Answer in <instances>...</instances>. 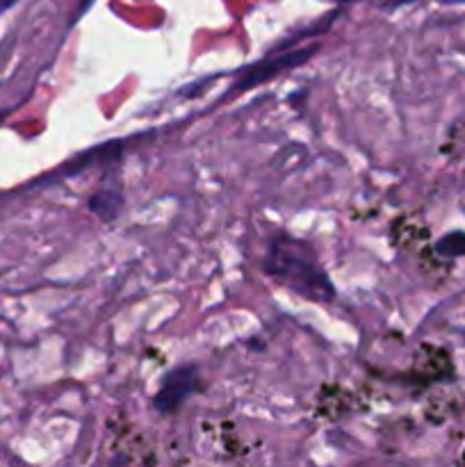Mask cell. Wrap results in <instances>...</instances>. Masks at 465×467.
I'll return each mask as SVG.
<instances>
[{
    "instance_id": "6da1fadb",
    "label": "cell",
    "mask_w": 465,
    "mask_h": 467,
    "mask_svg": "<svg viewBox=\"0 0 465 467\" xmlns=\"http://www.w3.org/2000/svg\"><path fill=\"white\" fill-rule=\"evenodd\" d=\"M264 272L278 278L296 295L317 301V304H326L336 296L331 278L317 265L310 246L292 237H278L272 242L267 260H264Z\"/></svg>"
},
{
    "instance_id": "7a4b0ae2",
    "label": "cell",
    "mask_w": 465,
    "mask_h": 467,
    "mask_svg": "<svg viewBox=\"0 0 465 467\" xmlns=\"http://www.w3.org/2000/svg\"><path fill=\"white\" fill-rule=\"evenodd\" d=\"M319 50L317 44L305 46V48L290 50L285 55H278V57H267L263 62H255L251 67H246L244 71L240 73L235 82V89H251V87H258L263 82L272 80V78L281 76L283 71H290V68L301 67L304 62H308L315 53Z\"/></svg>"
},
{
    "instance_id": "3957f363",
    "label": "cell",
    "mask_w": 465,
    "mask_h": 467,
    "mask_svg": "<svg viewBox=\"0 0 465 467\" xmlns=\"http://www.w3.org/2000/svg\"><path fill=\"white\" fill-rule=\"evenodd\" d=\"M196 388H199V369H196L194 365L171 369V372L164 377L158 395H155V409L164 415L173 413V410H178L185 404V400L196 390Z\"/></svg>"
},
{
    "instance_id": "277c9868",
    "label": "cell",
    "mask_w": 465,
    "mask_h": 467,
    "mask_svg": "<svg viewBox=\"0 0 465 467\" xmlns=\"http://www.w3.org/2000/svg\"><path fill=\"white\" fill-rule=\"evenodd\" d=\"M121 203H123V196L119 194L117 190H100L91 196L89 208L91 213L98 214L103 222H112V219H117Z\"/></svg>"
},
{
    "instance_id": "5b68a950",
    "label": "cell",
    "mask_w": 465,
    "mask_h": 467,
    "mask_svg": "<svg viewBox=\"0 0 465 467\" xmlns=\"http://www.w3.org/2000/svg\"><path fill=\"white\" fill-rule=\"evenodd\" d=\"M436 251L445 255V258H460V255H465V233L454 231L450 235L440 237L436 242Z\"/></svg>"
},
{
    "instance_id": "8992f818",
    "label": "cell",
    "mask_w": 465,
    "mask_h": 467,
    "mask_svg": "<svg viewBox=\"0 0 465 467\" xmlns=\"http://www.w3.org/2000/svg\"><path fill=\"white\" fill-rule=\"evenodd\" d=\"M372 3L377 5V7H381V9H388V12H390V9L404 7V5L418 3V0H372Z\"/></svg>"
},
{
    "instance_id": "52a82bcc",
    "label": "cell",
    "mask_w": 465,
    "mask_h": 467,
    "mask_svg": "<svg viewBox=\"0 0 465 467\" xmlns=\"http://www.w3.org/2000/svg\"><path fill=\"white\" fill-rule=\"evenodd\" d=\"M18 0H0V12H7V9H12Z\"/></svg>"
},
{
    "instance_id": "ba28073f",
    "label": "cell",
    "mask_w": 465,
    "mask_h": 467,
    "mask_svg": "<svg viewBox=\"0 0 465 467\" xmlns=\"http://www.w3.org/2000/svg\"><path fill=\"white\" fill-rule=\"evenodd\" d=\"M89 5H91V0H82V3H80V7H78V14H76V18H80L82 14L87 12V7H89Z\"/></svg>"
},
{
    "instance_id": "9c48e42d",
    "label": "cell",
    "mask_w": 465,
    "mask_h": 467,
    "mask_svg": "<svg viewBox=\"0 0 465 467\" xmlns=\"http://www.w3.org/2000/svg\"><path fill=\"white\" fill-rule=\"evenodd\" d=\"M442 5H465V0H438Z\"/></svg>"
},
{
    "instance_id": "30bf717a",
    "label": "cell",
    "mask_w": 465,
    "mask_h": 467,
    "mask_svg": "<svg viewBox=\"0 0 465 467\" xmlns=\"http://www.w3.org/2000/svg\"><path fill=\"white\" fill-rule=\"evenodd\" d=\"M5 117H7V112H0V123H3Z\"/></svg>"
},
{
    "instance_id": "8fae6325",
    "label": "cell",
    "mask_w": 465,
    "mask_h": 467,
    "mask_svg": "<svg viewBox=\"0 0 465 467\" xmlns=\"http://www.w3.org/2000/svg\"><path fill=\"white\" fill-rule=\"evenodd\" d=\"M340 3H351V0H340Z\"/></svg>"
}]
</instances>
